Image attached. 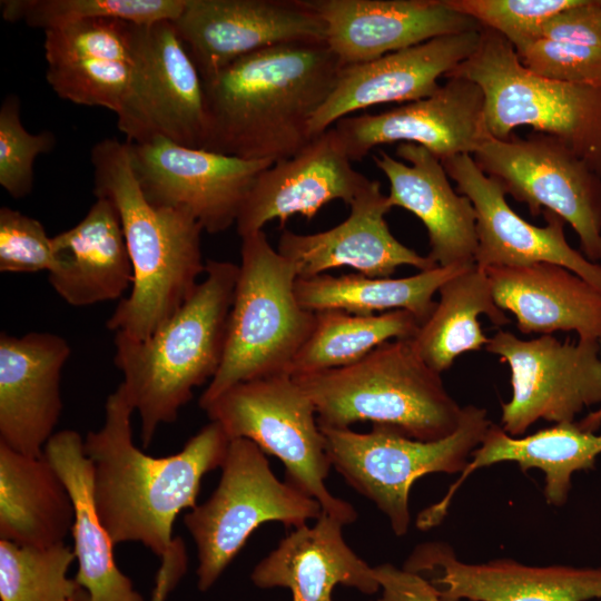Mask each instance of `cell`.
Segmentation results:
<instances>
[{
    "label": "cell",
    "instance_id": "obj_11",
    "mask_svg": "<svg viewBox=\"0 0 601 601\" xmlns=\"http://www.w3.org/2000/svg\"><path fill=\"white\" fill-rule=\"evenodd\" d=\"M472 157L532 216L549 210L569 223L582 254L601 260V176L564 142L536 131L524 138L489 135Z\"/></svg>",
    "mask_w": 601,
    "mask_h": 601
},
{
    "label": "cell",
    "instance_id": "obj_18",
    "mask_svg": "<svg viewBox=\"0 0 601 601\" xmlns=\"http://www.w3.org/2000/svg\"><path fill=\"white\" fill-rule=\"evenodd\" d=\"M372 180L352 166L332 127L313 137L294 156L276 161L256 177L236 220L240 238L278 220L283 228L296 214L313 219L333 200L348 206Z\"/></svg>",
    "mask_w": 601,
    "mask_h": 601
},
{
    "label": "cell",
    "instance_id": "obj_1",
    "mask_svg": "<svg viewBox=\"0 0 601 601\" xmlns=\"http://www.w3.org/2000/svg\"><path fill=\"white\" fill-rule=\"evenodd\" d=\"M342 66L324 41L293 42L244 56L203 80L201 149L273 164L312 139L309 124Z\"/></svg>",
    "mask_w": 601,
    "mask_h": 601
},
{
    "label": "cell",
    "instance_id": "obj_19",
    "mask_svg": "<svg viewBox=\"0 0 601 601\" xmlns=\"http://www.w3.org/2000/svg\"><path fill=\"white\" fill-rule=\"evenodd\" d=\"M404 569L430 574L443 601H588L601 599V568L531 566L511 559L466 563L445 542L418 544Z\"/></svg>",
    "mask_w": 601,
    "mask_h": 601
},
{
    "label": "cell",
    "instance_id": "obj_39",
    "mask_svg": "<svg viewBox=\"0 0 601 601\" xmlns=\"http://www.w3.org/2000/svg\"><path fill=\"white\" fill-rule=\"evenodd\" d=\"M579 0H446L455 11L504 37L518 49L540 36L543 24Z\"/></svg>",
    "mask_w": 601,
    "mask_h": 601
},
{
    "label": "cell",
    "instance_id": "obj_37",
    "mask_svg": "<svg viewBox=\"0 0 601 601\" xmlns=\"http://www.w3.org/2000/svg\"><path fill=\"white\" fill-rule=\"evenodd\" d=\"M47 81L62 99L77 105L105 107L117 115V125L131 114L137 68L109 60H68L48 63Z\"/></svg>",
    "mask_w": 601,
    "mask_h": 601
},
{
    "label": "cell",
    "instance_id": "obj_23",
    "mask_svg": "<svg viewBox=\"0 0 601 601\" xmlns=\"http://www.w3.org/2000/svg\"><path fill=\"white\" fill-rule=\"evenodd\" d=\"M68 342L52 333L0 335V443L39 456L60 418Z\"/></svg>",
    "mask_w": 601,
    "mask_h": 601
},
{
    "label": "cell",
    "instance_id": "obj_26",
    "mask_svg": "<svg viewBox=\"0 0 601 601\" xmlns=\"http://www.w3.org/2000/svg\"><path fill=\"white\" fill-rule=\"evenodd\" d=\"M495 304L510 312L522 334L575 332L601 339V292L572 270L552 263L487 267Z\"/></svg>",
    "mask_w": 601,
    "mask_h": 601
},
{
    "label": "cell",
    "instance_id": "obj_25",
    "mask_svg": "<svg viewBox=\"0 0 601 601\" xmlns=\"http://www.w3.org/2000/svg\"><path fill=\"white\" fill-rule=\"evenodd\" d=\"M601 454V433L581 428L578 422L554 423L530 435L512 436L501 425L491 424L481 444L444 496L424 509L416 526L430 530L445 518L457 489L476 470L502 462H515L521 471L539 469L545 475L544 496L549 504L563 505L575 472L593 470Z\"/></svg>",
    "mask_w": 601,
    "mask_h": 601
},
{
    "label": "cell",
    "instance_id": "obj_13",
    "mask_svg": "<svg viewBox=\"0 0 601 601\" xmlns=\"http://www.w3.org/2000/svg\"><path fill=\"white\" fill-rule=\"evenodd\" d=\"M126 144L146 199L191 215L209 234L236 224L256 177L273 165L181 146L159 135Z\"/></svg>",
    "mask_w": 601,
    "mask_h": 601
},
{
    "label": "cell",
    "instance_id": "obj_2",
    "mask_svg": "<svg viewBox=\"0 0 601 601\" xmlns=\"http://www.w3.org/2000/svg\"><path fill=\"white\" fill-rule=\"evenodd\" d=\"M135 412L120 384L105 404V421L83 439L99 518L114 543L139 542L158 556L173 546V525L194 509L204 475L220 467L230 443L210 421L176 454L155 457L132 440Z\"/></svg>",
    "mask_w": 601,
    "mask_h": 601
},
{
    "label": "cell",
    "instance_id": "obj_32",
    "mask_svg": "<svg viewBox=\"0 0 601 601\" xmlns=\"http://www.w3.org/2000/svg\"><path fill=\"white\" fill-rule=\"evenodd\" d=\"M467 266H436L402 278L368 277L358 273L333 276L325 273L297 278L295 293L299 304L314 313L339 309L357 315H374L376 312L404 309L422 325L435 307L434 295L440 287Z\"/></svg>",
    "mask_w": 601,
    "mask_h": 601
},
{
    "label": "cell",
    "instance_id": "obj_38",
    "mask_svg": "<svg viewBox=\"0 0 601 601\" xmlns=\"http://www.w3.org/2000/svg\"><path fill=\"white\" fill-rule=\"evenodd\" d=\"M142 24L119 19H91L45 31L48 63L109 60L136 66Z\"/></svg>",
    "mask_w": 601,
    "mask_h": 601
},
{
    "label": "cell",
    "instance_id": "obj_3",
    "mask_svg": "<svg viewBox=\"0 0 601 601\" xmlns=\"http://www.w3.org/2000/svg\"><path fill=\"white\" fill-rule=\"evenodd\" d=\"M93 195L118 209L134 282L107 321L116 334L145 339L188 299L205 273L201 225L189 214L151 205L135 177L126 141L106 138L90 154Z\"/></svg>",
    "mask_w": 601,
    "mask_h": 601
},
{
    "label": "cell",
    "instance_id": "obj_4",
    "mask_svg": "<svg viewBox=\"0 0 601 601\" xmlns=\"http://www.w3.org/2000/svg\"><path fill=\"white\" fill-rule=\"evenodd\" d=\"M238 265L208 260L205 278L183 306L145 339L116 334L115 365L141 423L144 447L176 421L193 391L213 380L225 348Z\"/></svg>",
    "mask_w": 601,
    "mask_h": 601
},
{
    "label": "cell",
    "instance_id": "obj_29",
    "mask_svg": "<svg viewBox=\"0 0 601 601\" xmlns=\"http://www.w3.org/2000/svg\"><path fill=\"white\" fill-rule=\"evenodd\" d=\"M43 453L72 500V550L78 561L76 581L92 601H144L115 562V543L96 508L92 466L85 454L81 435L72 430L56 432L47 442Z\"/></svg>",
    "mask_w": 601,
    "mask_h": 601
},
{
    "label": "cell",
    "instance_id": "obj_10",
    "mask_svg": "<svg viewBox=\"0 0 601 601\" xmlns=\"http://www.w3.org/2000/svg\"><path fill=\"white\" fill-rule=\"evenodd\" d=\"M219 483L184 516L198 555V588L209 589L265 522L294 529L323 513L318 501L273 473L266 453L246 439L230 440Z\"/></svg>",
    "mask_w": 601,
    "mask_h": 601
},
{
    "label": "cell",
    "instance_id": "obj_24",
    "mask_svg": "<svg viewBox=\"0 0 601 601\" xmlns=\"http://www.w3.org/2000/svg\"><path fill=\"white\" fill-rule=\"evenodd\" d=\"M396 160L384 150L374 156L376 167L390 183L388 201L414 214L428 236V257L437 265L475 263L476 214L471 200L456 193L441 160L426 148L401 142Z\"/></svg>",
    "mask_w": 601,
    "mask_h": 601
},
{
    "label": "cell",
    "instance_id": "obj_15",
    "mask_svg": "<svg viewBox=\"0 0 601 601\" xmlns=\"http://www.w3.org/2000/svg\"><path fill=\"white\" fill-rule=\"evenodd\" d=\"M431 96L380 114L345 117L333 127L349 159L359 160L373 148L411 142L440 160L473 155L489 136L484 95L472 80L446 77Z\"/></svg>",
    "mask_w": 601,
    "mask_h": 601
},
{
    "label": "cell",
    "instance_id": "obj_14",
    "mask_svg": "<svg viewBox=\"0 0 601 601\" xmlns=\"http://www.w3.org/2000/svg\"><path fill=\"white\" fill-rule=\"evenodd\" d=\"M203 80L256 51L325 42V26L307 0H186L173 21Z\"/></svg>",
    "mask_w": 601,
    "mask_h": 601
},
{
    "label": "cell",
    "instance_id": "obj_43",
    "mask_svg": "<svg viewBox=\"0 0 601 601\" xmlns=\"http://www.w3.org/2000/svg\"><path fill=\"white\" fill-rule=\"evenodd\" d=\"M600 345V357H601V339ZM579 426L585 431L595 432L601 426V407L597 411L589 413L585 417L578 422Z\"/></svg>",
    "mask_w": 601,
    "mask_h": 601
},
{
    "label": "cell",
    "instance_id": "obj_40",
    "mask_svg": "<svg viewBox=\"0 0 601 601\" xmlns=\"http://www.w3.org/2000/svg\"><path fill=\"white\" fill-rule=\"evenodd\" d=\"M56 144L51 131L30 134L20 120V100L9 95L0 108V185L13 198L28 196L33 188V164Z\"/></svg>",
    "mask_w": 601,
    "mask_h": 601
},
{
    "label": "cell",
    "instance_id": "obj_35",
    "mask_svg": "<svg viewBox=\"0 0 601 601\" xmlns=\"http://www.w3.org/2000/svg\"><path fill=\"white\" fill-rule=\"evenodd\" d=\"M186 0H2L1 16L45 31L91 19H119L136 24L175 21Z\"/></svg>",
    "mask_w": 601,
    "mask_h": 601
},
{
    "label": "cell",
    "instance_id": "obj_41",
    "mask_svg": "<svg viewBox=\"0 0 601 601\" xmlns=\"http://www.w3.org/2000/svg\"><path fill=\"white\" fill-rule=\"evenodd\" d=\"M55 264L51 237L36 218L19 210L0 208V272H49Z\"/></svg>",
    "mask_w": 601,
    "mask_h": 601
},
{
    "label": "cell",
    "instance_id": "obj_22",
    "mask_svg": "<svg viewBox=\"0 0 601 601\" xmlns=\"http://www.w3.org/2000/svg\"><path fill=\"white\" fill-rule=\"evenodd\" d=\"M349 207L347 218L331 229L315 234L283 230L277 250L292 262L297 278L338 267H351L368 277H391L401 266L420 272L437 266L391 233L385 215L392 206L377 180H372Z\"/></svg>",
    "mask_w": 601,
    "mask_h": 601
},
{
    "label": "cell",
    "instance_id": "obj_21",
    "mask_svg": "<svg viewBox=\"0 0 601 601\" xmlns=\"http://www.w3.org/2000/svg\"><path fill=\"white\" fill-rule=\"evenodd\" d=\"M342 67L364 63L431 39L481 29L446 0H307Z\"/></svg>",
    "mask_w": 601,
    "mask_h": 601
},
{
    "label": "cell",
    "instance_id": "obj_33",
    "mask_svg": "<svg viewBox=\"0 0 601 601\" xmlns=\"http://www.w3.org/2000/svg\"><path fill=\"white\" fill-rule=\"evenodd\" d=\"M515 52L521 63L540 77L601 86V1L579 0L558 12L536 39Z\"/></svg>",
    "mask_w": 601,
    "mask_h": 601
},
{
    "label": "cell",
    "instance_id": "obj_5",
    "mask_svg": "<svg viewBox=\"0 0 601 601\" xmlns=\"http://www.w3.org/2000/svg\"><path fill=\"white\" fill-rule=\"evenodd\" d=\"M441 375L424 362L412 338H400L352 365L293 377L311 397L321 426L344 428L370 421L433 442L454 433L463 413Z\"/></svg>",
    "mask_w": 601,
    "mask_h": 601
},
{
    "label": "cell",
    "instance_id": "obj_31",
    "mask_svg": "<svg viewBox=\"0 0 601 601\" xmlns=\"http://www.w3.org/2000/svg\"><path fill=\"white\" fill-rule=\"evenodd\" d=\"M437 293L432 314L412 339L424 362L442 374L460 355L489 344L480 315L497 327L510 319L494 302L486 272L475 263L447 279Z\"/></svg>",
    "mask_w": 601,
    "mask_h": 601
},
{
    "label": "cell",
    "instance_id": "obj_7",
    "mask_svg": "<svg viewBox=\"0 0 601 601\" xmlns=\"http://www.w3.org/2000/svg\"><path fill=\"white\" fill-rule=\"evenodd\" d=\"M449 76L482 89L490 136L506 139L513 129L531 126L564 142L601 176V86L540 77L521 63L504 37L482 27L476 50Z\"/></svg>",
    "mask_w": 601,
    "mask_h": 601
},
{
    "label": "cell",
    "instance_id": "obj_20",
    "mask_svg": "<svg viewBox=\"0 0 601 601\" xmlns=\"http://www.w3.org/2000/svg\"><path fill=\"white\" fill-rule=\"evenodd\" d=\"M481 29L437 37L364 63L342 67L336 85L309 124L315 137L349 114L431 96L477 48Z\"/></svg>",
    "mask_w": 601,
    "mask_h": 601
},
{
    "label": "cell",
    "instance_id": "obj_45",
    "mask_svg": "<svg viewBox=\"0 0 601 601\" xmlns=\"http://www.w3.org/2000/svg\"><path fill=\"white\" fill-rule=\"evenodd\" d=\"M375 601H382V600H381V599H378V600H375Z\"/></svg>",
    "mask_w": 601,
    "mask_h": 601
},
{
    "label": "cell",
    "instance_id": "obj_30",
    "mask_svg": "<svg viewBox=\"0 0 601 601\" xmlns=\"http://www.w3.org/2000/svg\"><path fill=\"white\" fill-rule=\"evenodd\" d=\"M75 519L68 489L45 453L0 443V540L46 548L65 543Z\"/></svg>",
    "mask_w": 601,
    "mask_h": 601
},
{
    "label": "cell",
    "instance_id": "obj_28",
    "mask_svg": "<svg viewBox=\"0 0 601 601\" xmlns=\"http://www.w3.org/2000/svg\"><path fill=\"white\" fill-rule=\"evenodd\" d=\"M55 264L48 279L69 305L81 307L120 298L134 273L115 204L96 197L73 227L51 237Z\"/></svg>",
    "mask_w": 601,
    "mask_h": 601
},
{
    "label": "cell",
    "instance_id": "obj_6",
    "mask_svg": "<svg viewBox=\"0 0 601 601\" xmlns=\"http://www.w3.org/2000/svg\"><path fill=\"white\" fill-rule=\"evenodd\" d=\"M296 279L294 265L272 247L264 230L242 238L224 355L199 398L203 410L238 383L288 374L316 318L299 304Z\"/></svg>",
    "mask_w": 601,
    "mask_h": 601
},
{
    "label": "cell",
    "instance_id": "obj_34",
    "mask_svg": "<svg viewBox=\"0 0 601 601\" xmlns=\"http://www.w3.org/2000/svg\"><path fill=\"white\" fill-rule=\"evenodd\" d=\"M421 324L404 309L357 315L339 309L316 312L314 328L290 363L299 376L352 365L385 342L413 338Z\"/></svg>",
    "mask_w": 601,
    "mask_h": 601
},
{
    "label": "cell",
    "instance_id": "obj_8",
    "mask_svg": "<svg viewBox=\"0 0 601 601\" xmlns=\"http://www.w3.org/2000/svg\"><path fill=\"white\" fill-rule=\"evenodd\" d=\"M204 411L229 437L254 442L276 456L286 469V481L312 496L323 512L344 525L357 519L354 506L327 489L332 467L315 406L289 374L238 383L210 402Z\"/></svg>",
    "mask_w": 601,
    "mask_h": 601
},
{
    "label": "cell",
    "instance_id": "obj_44",
    "mask_svg": "<svg viewBox=\"0 0 601 601\" xmlns=\"http://www.w3.org/2000/svg\"><path fill=\"white\" fill-rule=\"evenodd\" d=\"M67 601H92L89 593L81 587L71 598Z\"/></svg>",
    "mask_w": 601,
    "mask_h": 601
},
{
    "label": "cell",
    "instance_id": "obj_17",
    "mask_svg": "<svg viewBox=\"0 0 601 601\" xmlns=\"http://www.w3.org/2000/svg\"><path fill=\"white\" fill-rule=\"evenodd\" d=\"M137 90L132 111L119 130L126 141L155 135L201 148L205 135L203 79L173 21L141 27Z\"/></svg>",
    "mask_w": 601,
    "mask_h": 601
},
{
    "label": "cell",
    "instance_id": "obj_42",
    "mask_svg": "<svg viewBox=\"0 0 601 601\" xmlns=\"http://www.w3.org/2000/svg\"><path fill=\"white\" fill-rule=\"evenodd\" d=\"M382 601H443L435 585L422 574L391 563L373 568Z\"/></svg>",
    "mask_w": 601,
    "mask_h": 601
},
{
    "label": "cell",
    "instance_id": "obj_36",
    "mask_svg": "<svg viewBox=\"0 0 601 601\" xmlns=\"http://www.w3.org/2000/svg\"><path fill=\"white\" fill-rule=\"evenodd\" d=\"M75 559L66 543L35 548L0 540L1 601H67L81 588L67 577Z\"/></svg>",
    "mask_w": 601,
    "mask_h": 601
},
{
    "label": "cell",
    "instance_id": "obj_16",
    "mask_svg": "<svg viewBox=\"0 0 601 601\" xmlns=\"http://www.w3.org/2000/svg\"><path fill=\"white\" fill-rule=\"evenodd\" d=\"M457 191L466 196L476 214L475 264L485 269L552 263L563 266L601 292V265L589 260L565 239V221L543 210L545 226H535L508 204L503 187L484 174L471 155L441 160Z\"/></svg>",
    "mask_w": 601,
    "mask_h": 601
},
{
    "label": "cell",
    "instance_id": "obj_9",
    "mask_svg": "<svg viewBox=\"0 0 601 601\" xmlns=\"http://www.w3.org/2000/svg\"><path fill=\"white\" fill-rule=\"evenodd\" d=\"M491 424L485 408L466 405L455 432L433 442L414 440L386 426H373L367 433L319 427L331 465L371 500L386 515L395 535L402 536L411 523L413 483L430 473H461Z\"/></svg>",
    "mask_w": 601,
    "mask_h": 601
},
{
    "label": "cell",
    "instance_id": "obj_27",
    "mask_svg": "<svg viewBox=\"0 0 601 601\" xmlns=\"http://www.w3.org/2000/svg\"><path fill=\"white\" fill-rule=\"evenodd\" d=\"M344 524L322 513L313 525L294 529L253 570L262 589L286 588L293 601H333L337 584L373 594L380 589L373 568L345 542Z\"/></svg>",
    "mask_w": 601,
    "mask_h": 601
},
{
    "label": "cell",
    "instance_id": "obj_12",
    "mask_svg": "<svg viewBox=\"0 0 601 601\" xmlns=\"http://www.w3.org/2000/svg\"><path fill=\"white\" fill-rule=\"evenodd\" d=\"M485 351L510 368L512 396L501 404V427L512 436L524 435L539 420L573 422L601 404L599 341L561 342L551 334L522 339L499 329Z\"/></svg>",
    "mask_w": 601,
    "mask_h": 601
}]
</instances>
